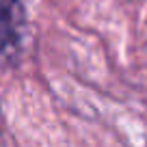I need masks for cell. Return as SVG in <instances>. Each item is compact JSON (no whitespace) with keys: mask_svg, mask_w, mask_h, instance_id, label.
I'll use <instances>...</instances> for the list:
<instances>
[{"mask_svg":"<svg viewBox=\"0 0 147 147\" xmlns=\"http://www.w3.org/2000/svg\"><path fill=\"white\" fill-rule=\"evenodd\" d=\"M26 2L0 0V61L13 65L22 54L26 37Z\"/></svg>","mask_w":147,"mask_h":147,"instance_id":"obj_1","label":"cell"}]
</instances>
